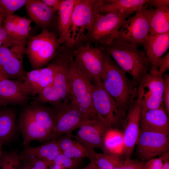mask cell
Wrapping results in <instances>:
<instances>
[{
	"label": "cell",
	"mask_w": 169,
	"mask_h": 169,
	"mask_svg": "<svg viewBox=\"0 0 169 169\" xmlns=\"http://www.w3.org/2000/svg\"><path fill=\"white\" fill-rule=\"evenodd\" d=\"M47 169H50L49 168V167H48Z\"/></svg>",
	"instance_id": "obj_50"
},
{
	"label": "cell",
	"mask_w": 169,
	"mask_h": 169,
	"mask_svg": "<svg viewBox=\"0 0 169 169\" xmlns=\"http://www.w3.org/2000/svg\"><path fill=\"white\" fill-rule=\"evenodd\" d=\"M51 107L53 111L54 139L72 133L89 122L85 120L72 100L51 105Z\"/></svg>",
	"instance_id": "obj_9"
},
{
	"label": "cell",
	"mask_w": 169,
	"mask_h": 169,
	"mask_svg": "<svg viewBox=\"0 0 169 169\" xmlns=\"http://www.w3.org/2000/svg\"><path fill=\"white\" fill-rule=\"evenodd\" d=\"M3 28L12 39L22 40L28 38L31 32L30 19L15 14L4 20Z\"/></svg>",
	"instance_id": "obj_24"
},
{
	"label": "cell",
	"mask_w": 169,
	"mask_h": 169,
	"mask_svg": "<svg viewBox=\"0 0 169 169\" xmlns=\"http://www.w3.org/2000/svg\"><path fill=\"white\" fill-rule=\"evenodd\" d=\"M19 129L22 135L24 146L33 141L47 142L54 138L53 131L39 125L32 117L27 107L21 112L19 119Z\"/></svg>",
	"instance_id": "obj_17"
},
{
	"label": "cell",
	"mask_w": 169,
	"mask_h": 169,
	"mask_svg": "<svg viewBox=\"0 0 169 169\" xmlns=\"http://www.w3.org/2000/svg\"><path fill=\"white\" fill-rule=\"evenodd\" d=\"M92 98L97 120L107 128L123 124L125 116L104 88L101 79L92 81Z\"/></svg>",
	"instance_id": "obj_7"
},
{
	"label": "cell",
	"mask_w": 169,
	"mask_h": 169,
	"mask_svg": "<svg viewBox=\"0 0 169 169\" xmlns=\"http://www.w3.org/2000/svg\"><path fill=\"white\" fill-rule=\"evenodd\" d=\"M28 39L14 40L0 48V72L6 78L23 82L26 73L23 59Z\"/></svg>",
	"instance_id": "obj_8"
},
{
	"label": "cell",
	"mask_w": 169,
	"mask_h": 169,
	"mask_svg": "<svg viewBox=\"0 0 169 169\" xmlns=\"http://www.w3.org/2000/svg\"><path fill=\"white\" fill-rule=\"evenodd\" d=\"M144 162L131 158L124 159L113 169H142Z\"/></svg>",
	"instance_id": "obj_37"
},
{
	"label": "cell",
	"mask_w": 169,
	"mask_h": 169,
	"mask_svg": "<svg viewBox=\"0 0 169 169\" xmlns=\"http://www.w3.org/2000/svg\"><path fill=\"white\" fill-rule=\"evenodd\" d=\"M169 69V52L161 59L158 64V71L159 74L163 76L166 71Z\"/></svg>",
	"instance_id": "obj_40"
},
{
	"label": "cell",
	"mask_w": 169,
	"mask_h": 169,
	"mask_svg": "<svg viewBox=\"0 0 169 169\" xmlns=\"http://www.w3.org/2000/svg\"><path fill=\"white\" fill-rule=\"evenodd\" d=\"M100 45L120 68L131 75L138 87L151 66L144 51L139 49L136 45L117 39L109 45Z\"/></svg>",
	"instance_id": "obj_2"
},
{
	"label": "cell",
	"mask_w": 169,
	"mask_h": 169,
	"mask_svg": "<svg viewBox=\"0 0 169 169\" xmlns=\"http://www.w3.org/2000/svg\"><path fill=\"white\" fill-rule=\"evenodd\" d=\"M22 152L50 162L61 153L56 139L54 138L39 146L28 145L24 146Z\"/></svg>",
	"instance_id": "obj_28"
},
{
	"label": "cell",
	"mask_w": 169,
	"mask_h": 169,
	"mask_svg": "<svg viewBox=\"0 0 169 169\" xmlns=\"http://www.w3.org/2000/svg\"><path fill=\"white\" fill-rule=\"evenodd\" d=\"M109 129L97 119L81 126L74 138L83 145L103 151L104 137Z\"/></svg>",
	"instance_id": "obj_20"
},
{
	"label": "cell",
	"mask_w": 169,
	"mask_h": 169,
	"mask_svg": "<svg viewBox=\"0 0 169 169\" xmlns=\"http://www.w3.org/2000/svg\"><path fill=\"white\" fill-rule=\"evenodd\" d=\"M147 3L150 8L155 7V8L169 7L168 0H147Z\"/></svg>",
	"instance_id": "obj_41"
},
{
	"label": "cell",
	"mask_w": 169,
	"mask_h": 169,
	"mask_svg": "<svg viewBox=\"0 0 169 169\" xmlns=\"http://www.w3.org/2000/svg\"><path fill=\"white\" fill-rule=\"evenodd\" d=\"M27 108L32 117L37 123L44 128L53 132V111L51 106L32 102L31 105Z\"/></svg>",
	"instance_id": "obj_31"
},
{
	"label": "cell",
	"mask_w": 169,
	"mask_h": 169,
	"mask_svg": "<svg viewBox=\"0 0 169 169\" xmlns=\"http://www.w3.org/2000/svg\"><path fill=\"white\" fill-rule=\"evenodd\" d=\"M147 0H98L95 6V13L100 14L115 13L122 10L138 11Z\"/></svg>",
	"instance_id": "obj_25"
},
{
	"label": "cell",
	"mask_w": 169,
	"mask_h": 169,
	"mask_svg": "<svg viewBox=\"0 0 169 169\" xmlns=\"http://www.w3.org/2000/svg\"><path fill=\"white\" fill-rule=\"evenodd\" d=\"M77 0H63L57 11L56 22L59 32L58 42L60 45H63L71 49L70 28L72 12Z\"/></svg>",
	"instance_id": "obj_21"
},
{
	"label": "cell",
	"mask_w": 169,
	"mask_h": 169,
	"mask_svg": "<svg viewBox=\"0 0 169 169\" xmlns=\"http://www.w3.org/2000/svg\"><path fill=\"white\" fill-rule=\"evenodd\" d=\"M74 136L69 133L62 135L56 139L61 153L72 159L81 160L85 157L89 158L88 149L77 140H73L72 138Z\"/></svg>",
	"instance_id": "obj_26"
},
{
	"label": "cell",
	"mask_w": 169,
	"mask_h": 169,
	"mask_svg": "<svg viewBox=\"0 0 169 169\" xmlns=\"http://www.w3.org/2000/svg\"><path fill=\"white\" fill-rule=\"evenodd\" d=\"M72 51L63 45L60 46L57 53L58 64L53 83L44 89L32 102L52 105L72 100L68 87V75L73 58Z\"/></svg>",
	"instance_id": "obj_3"
},
{
	"label": "cell",
	"mask_w": 169,
	"mask_h": 169,
	"mask_svg": "<svg viewBox=\"0 0 169 169\" xmlns=\"http://www.w3.org/2000/svg\"><path fill=\"white\" fill-rule=\"evenodd\" d=\"M58 64L57 54L46 67L26 72L22 82L23 90L27 96L37 95L53 82Z\"/></svg>",
	"instance_id": "obj_15"
},
{
	"label": "cell",
	"mask_w": 169,
	"mask_h": 169,
	"mask_svg": "<svg viewBox=\"0 0 169 169\" xmlns=\"http://www.w3.org/2000/svg\"><path fill=\"white\" fill-rule=\"evenodd\" d=\"M136 155L140 161L145 162L169 151L168 135L162 133L141 131L136 144Z\"/></svg>",
	"instance_id": "obj_16"
},
{
	"label": "cell",
	"mask_w": 169,
	"mask_h": 169,
	"mask_svg": "<svg viewBox=\"0 0 169 169\" xmlns=\"http://www.w3.org/2000/svg\"><path fill=\"white\" fill-rule=\"evenodd\" d=\"M46 5L57 12L59 9L63 0H41Z\"/></svg>",
	"instance_id": "obj_43"
},
{
	"label": "cell",
	"mask_w": 169,
	"mask_h": 169,
	"mask_svg": "<svg viewBox=\"0 0 169 169\" xmlns=\"http://www.w3.org/2000/svg\"><path fill=\"white\" fill-rule=\"evenodd\" d=\"M16 114L11 109L0 110V140L8 142L15 135L16 131Z\"/></svg>",
	"instance_id": "obj_29"
},
{
	"label": "cell",
	"mask_w": 169,
	"mask_h": 169,
	"mask_svg": "<svg viewBox=\"0 0 169 169\" xmlns=\"http://www.w3.org/2000/svg\"><path fill=\"white\" fill-rule=\"evenodd\" d=\"M139 125L141 131L169 134L168 116L163 107L141 111Z\"/></svg>",
	"instance_id": "obj_18"
},
{
	"label": "cell",
	"mask_w": 169,
	"mask_h": 169,
	"mask_svg": "<svg viewBox=\"0 0 169 169\" xmlns=\"http://www.w3.org/2000/svg\"><path fill=\"white\" fill-rule=\"evenodd\" d=\"M163 154L157 158H153L144 162L142 169H161L164 164Z\"/></svg>",
	"instance_id": "obj_39"
},
{
	"label": "cell",
	"mask_w": 169,
	"mask_h": 169,
	"mask_svg": "<svg viewBox=\"0 0 169 169\" xmlns=\"http://www.w3.org/2000/svg\"><path fill=\"white\" fill-rule=\"evenodd\" d=\"M80 160L69 158L61 153L51 162L60 165L64 169H76Z\"/></svg>",
	"instance_id": "obj_36"
},
{
	"label": "cell",
	"mask_w": 169,
	"mask_h": 169,
	"mask_svg": "<svg viewBox=\"0 0 169 169\" xmlns=\"http://www.w3.org/2000/svg\"><path fill=\"white\" fill-rule=\"evenodd\" d=\"M139 84L143 90L141 111L163 107L164 79L158 69L150 67Z\"/></svg>",
	"instance_id": "obj_14"
},
{
	"label": "cell",
	"mask_w": 169,
	"mask_h": 169,
	"mask_svg": "<svg viewBox=\"0 0 169 169\" xmlns=\"http://www.w3.org/2000/svg\"><path fill=\"white\" fill-rule=\"evenodd\" d=\"M28 99V96L23 91L22 82L8 78L0 81L1 106L23 104Z\"/></svg>",
	"instance_id": "obj_23"
},
{
	"label": "cell",
	"mask_w": 169,
	"mask_h": 169,
	"mask_svg": "<svg viewBox=\"0 0 169 169\" xmlns=\"http://www.w3.org/2000/svg\"><path fill=\"white\" fill-rule=\"evenodd\" d=\"M88 147L90 161L95 163L99 169H113L125 159L124 156L105 152L98 153L93 147Z\"/></svg>",
	"instance_id": "obj_32"
},
{
	"label": "cell",
	"mask_w": 169,
	"mask_h": 169,
	"mask_svg": "<svg viewBox=\"0 0 169 169\" xmlns=\"http://www.w3.org/2000/svg\"><path fill=\"white\" fill-rule=\"evenodd\" d=\"M148 6L147 3L144 4L134 16L124 21L116 39L144 47L149 36Z\"/></svg>",
	"instance_id": "obj_11"
},
{
	"label": "cell",
	"mask_w": 169,
	"mask_h": 169,
	"mask_svg": "<svg viewBox=\"0 0 169 169\" xmlns=\"http://www.w3.org/2000/svg\"><path fill=\"white\" fill-rule=\"evenodd\" d=\"M142 94V88L140 84L137 96L129 106L122 124L124 155L125 159L131 158L140 134L139 122Z\"/></svg>",
	"instance_id": "obj_12"
},
{
	"label": "cell",
	"mask_w": 169,
	"mask_h": 169,
	"mask_svg": "<svg viewBox=\"0 0 169 169\" xmlns=\"http://www.w3.org/2000/svg\"><path fill=\"white\" fill-rule=\"evenodd\" d=\"M13 39L8 35L3 27H0V48L2 46H6Z\"/></svg>",
	"instance_id": "obj_42"
},
{
	"label": "cell",
	"mask_w": 169,
	"mask_h": 169,
	"mask_svg": "<svg viewBox=\"0 0 169 169\" xmlns=\"http://www.w3.org/2000/svg\"><path fill=\"white\" fill-rule=\"evenodd\" d=\"M1 106V105H0V106Z\"/></svg>",
	"instance_id": "obj_51"
},
{
	"label": "cell",
	"mask_w": 169,
	"mask_h": 169,
	"mask_svg": "<svg viewBox=\"0 0 169 169\" xmlns=\"http://www.w3.org/2000/svg\"><path fill=\"white\" fill-rule=\"evenodd\" d=\"M4 143V142L3 141L0 140V163L3 153L2 151V146Z\"/></svg>",
	"instance_id": "obj_46"
},
{
	"label": "cell",
	"mask_w": 169,
	"mask_h": 169,
	"mask_svg": "<svg viewBox=\"0 0 169 169\" xmlns=\"http://www.w3.org/2000/svg\"><path fill=\"white\" fill-rule=\"evenodd\" d=\"M68 87L72 101L88 122L97 119L92 101V81L75 62H71L68 75Z\"/></svg>",
	"instance_id": "obj_5"
},
{
	"label": "cell",
	"mask_w": 169,
	"mask_h": 169,
	"mask_svg": "<svg viewBox=\"0 0 169 169\" xmlns=\"http://www.w3.org/2000/svg\"><path fill=\"white\" fill-rule=\"evenodd\" d=\"M82 169H99L93 162L90 161V163L85 167Z\"/></svg>",
	"instance_id": "obj_45"
},
{
	"label": "cell",
	"mask_w": 169,
	"mask_h": 169,
	"mask_svg": "<svg viewBox=\"0 0 169 169\" xmlns=\"http://www.w3.org/2000/svg\"><path fill=\"white\" fill-rule=\"evenodd\" d=\"M98 0H77L71 18V49L82 43L86 30L93 19L94 8Z\"/></svg>",
	"instance_id": "obj_13"
},
{
	"label": "cell",
	"mask_w": 169,
	"mask_h": 169,
	"mask_svg": "<svg viewBox=\"0 0 169 169\" xmlns=\"http://www.w3.org/2000/svg\"><path fill=\"white\" fill-rule=\"evenodd\" d=\"M164 89L162 96L163 102L164 104V109L168 116L169 115V74H164Z\"/></svg>",
	"instance_id": "obj_38"
},
{
	"label": "cell",
	"mask_w": 169,
	"mask_h": 169,
	"mask_svg": "<svg viewBox=\"0 0 169 169\" xmlns=\"http://www.w3.org/2000/svg\"><path fill=\"white\" fill-rule=\"evenodd\" d=\"M4 18L3 16L0 14V27H2V23L4 20Z\"/></svg>",
	"instance_id": "obj_47"
},
{
	"label": "cell",
	"mask_w": 169,
	"mask_h": 169,
	"mask_svg": "<svg viewBox=\"0 0 169 169\" xmlns=\"http://www.w3.org/2000/svg\"><path fill=\"white\" fill-rule=\"evenodd\" d=\"M124 148L123 132L115 128L109 129L104 137L103 152L124 156Z\"/></svg>",
	"instance_id": "obj_30"
},
{
	"label": "cell",
	"mask_w": 169,
	"mask_h": 169,
	"mask_svg": "<svg viewBox=\"0 0 169 169\" xmlns=\"http://www.w3.org/2000/svg\"><path fill=\"white\" fill-rule=\"evenodd\" d=\"M18 169H27L25 167H23L19 164V166L18 168Z\"/></svg>",
	"instance_id": "obj_49"
},
{
	"label": "cell",
	"mask_w": 169,
	"mask_h": 169,
	"mask_svg": "<svg viewBox=\"0 0 169 169\" xmlns=\"http://www.w3.org/2000/svg\"><path fill=\"white\" fill-rule=\"evenodd\" d=\"M149 34L154 36L169 32V7L150 8L147 11Z\"/></svg>",
	"instance_id": "obj_27"
},
{
	"label": "cell",
	"mask_w": 169,
	"mask_h": 169,
	"mask_svg": "<svg viewBox=\"0 0 169 169\" xmlns=\"http://www.w3.org/2000/svg\"><path fill=\"white\" fill-rule=\"evenodd\" d=\"M72 55L75 62L92 81L101 79L104 64L100 47L83 43L73 49Z\"/></svg>",
	"instance_id": "obj_10"
},
{
	"label": "cell",
	"mask_w": 169,
	"mask_h": 169,
	"mask_svg": "<svg viewBox=\"0 0 169 169\" xmlns=\"http://www.w3.org/2000/svg\"><path fill=\"white\" fill-rule=\"evenodd\" d=\"M19 166V154L16 151L3 152L0 169H18Z\"/></svg>",
	"instance_id": "obj_35"
},
{
	"label": "cell",
	"mask_w": 169,
	"mask_h": 169,
	"mask_svg": "<svg viewBox=\"0 0 169 169\" xmlns=\"http://www.w3.org/2000/svg\"><path fill=\"white\" fill-rule=\"evenodd\" d=\"M134 12L122 10L115 13H95L92 22L84 35L82 43L110 44L116 38L124 21Z\"/></svg>",
	"instance_id": "obj_4"
},
{
	"label": "cell",
	"mask_w": 169,
	"mask_h": 169,
	"mask_svg": "<svg viewBox=\"0 0 169 169\" xmlns=\"http://www.w3.org/2000/svg\"><path fill=\"white\" fill-rule=\"evenodd\" d=\"M6 78L0 72V81Z\"/></svg>",
	"instance_id": "obj_48"
},
{
	"label": "cell",
	"mask_w": 169,
	"mask_h": 169,
	"mask_svg": "<svg viewBox=\"0 0 169 169\" xmlns=\"http://www.w3.org/2000/svg\"><path fill=\"white\" fill-rule=\"evenodd\" d=\"M169 47V32L154 36L150 35L143 48L151 67L158 69L161 59Z\"/></svg>",
	"instance_id": "obj_22"
},
{
	"label": "cell",
	"mask_w": 169,
	"mask_h": 169,
	"mask_svg": "<svg viewBox=\"0 0 169 169\" xmlns=\"http://www.w3.org/2000/svg\"><path fill=\"white\" fill-rule=\"evenodd\" d=\"M104 70L101 78L103 85L125 116L129 106L137 95L138 87L101 47Z\"/></svg>",
	"instance_id": "obj_1"
},
{
	"label": "cell",
	"mask_w": 169,
	"mask_h": 169,
	"mask_svg": "<svg viewBox=\"0 0 169 169\" xmlns=\"http://www.w3.org/2000/svg\"><path fill=\"white\" fill-rule=\"evenodd\" d=\"M60 46L54 33L44 29L28 39L25 54L33 69H40L47 65L55 56Z\"/></svg>",
	"instance_id": "obj_6"
},
{
	"label": "cell",
	"mask_w": 169,
	"mask_h": 169,
	"mask_svg": "<svg viewBox=\"0 0 169 169\" xmlns=\"http://www.w3.org/2000/svg\"><path fill=\"white\" fill-rule=\"evenodd\" d=\"M164 164L161 169H169V151L163 154Z\"/></svg>",
	"instance_id": "obj_44"
},
{
	"label": "cell",
	"mask_w": 169,
	"mask_h": 169,
	"mask_svg": "<svg viewBox=\"0 0 169 169\" xmlns=\"http://www.w3.org/2000/svg\"><path fill=\"white\" fill-rule=\"evenodd\" d=\"M19 164L27 169H47L50 162L22 152L19 154Z\"/></svg>",
	"instance_id": "obj_33"
},
{
	"label": "cell",
	"mask_w": 169,
	"mask_h": 169,
	"mask_svg": "<svg viewBox=\"0 0 169 169\" xmlns=\"http://www.w3.org/2000/svg\"><path fill=\"white\" fill-rule=\"evenodd\" d=\"M27 1V0H0V14L5 19L25 6Z\"/></svg>",
	"instance_id": "obj_34"
},
{
	"label": "cell",
	"mask_w": 169,
	"mask_h": 169,
	"mask_svg": "<svg viewBox=\"0 0 169 169\" xmlns=\"http://www.w3.org/2000/svg\"><path fill=\"white\" fill-rule=\"evenodd\" d=\"M25 6L30 20L42 30L57 26L56 12L41 0H27Z\"/></svg>",
	"instance_id": "obj_19"
}]
</instances>
